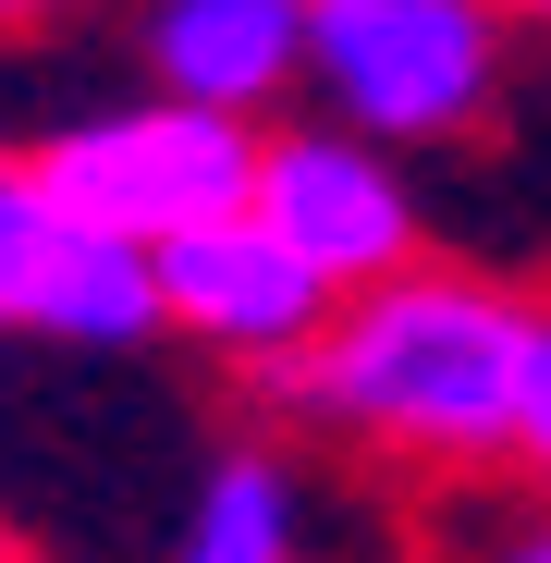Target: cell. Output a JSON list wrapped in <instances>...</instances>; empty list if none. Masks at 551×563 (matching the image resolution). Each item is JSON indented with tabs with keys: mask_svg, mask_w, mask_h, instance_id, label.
<instances>
[{
	"mask_svg": "<svg viewBox=\"0 0 551 563\" xmlns=\"http://www.w3.org/2000/svg\"><path fill=\"white\" fill-rule=\"evenodd\" d=\"M527 307L515 282L453 269V257H405L381 282H343L331 319L307 331L295 367H269V405L295 429L417 465V478H491L515 465V380H527Z\"/></svg>",
	"mask_w": 551,
	"mask_h": 563,
	"instance_id": "1",
	"label": "cell"
},
{
	"mask_svg": "<svg viewBox=\"0 0 551 563\" xmlns=\"http://www.w3.org/2000/svg\"><path fill=\"white\" fill-rule=\"evenodd\" d=\"M503 0H307V111L381 147H453L503 111Z\"/></svg>",
	"mask_w": 551,
	"mask_h": 563,
	"instance_id": "2",
	"label": "cell"
},
{
	"mask_svg": "<svg viewBox=\"0 0 551 563\" xmlns=\"http://www.w3.org/2000/svg\"><path fill=\"white\" fill-rule=\"evenodd\" d=\"M25 159H37V184L74 221H99L123 245H159V233L209 221V209H245L257 123L197 111V99H172V86H135L111 111H74V123L25 135Z\"/></svg>",
	"mask_w": 551,
	"mask_h": 563,
	"instance_id": "3",
	"label": "cell"
},
{
	"mask_svg": "<svg viewBox=\"0 0 551 563\" xmlns=\"http://www.w3.org/2000/svg\"><path fill=\"white\" fill-rule=\"evenodd\" d=\"M0 343H49V355H147L159 343L147 245L74 221L25 147H0Z\"/></svg>",
	"mask_w": 551,
	"mask_h": 563,
	"instance_id": "4",
	"label": "cell"
},
{
	"mask_svg": "<svg viewBox=\"0 0 551 563\" xmlns=\"http://www.w3.org/2000/svg\"><path fill=\"white\" fill-rule=\"evenodd\" d=\"M245 209L283 233V245L331 282V295H343V282L405 269V257L429 245V197H417L405 147L355 135V123H331V111H307V123H283V111H269V123H257Z\"/></svg>",
	"mask_w": 551,
	"mask_h": 563,
	"instance_id": "5",
	"label": "cell"
},
{
	"mask_svg": "<svg viewBox=\"0 0 551 563\" xmlns=\"http://www.w3.org/2000/svg\"><path fill=\"white\" fill-rule=\"evenodd\" d=\"M159 269V343H197L209 367H245V380H269V367H295L307 331L331 319V282L269 233L257 209H209L147 245Z\"/></svg>",
	"mask_w": 551,
	"mask_h": 563,
	"instance_id": "6",
	"label": "cell"
},
{
	"mask_svg": "<svg viewBox=\"0 0 551 563\" xmlns=\"http://www.w3.org/2000/svg\"><path fill=\"white\" fill-rule=\"evenodd\" d=\"M123 37L135 74L197 111L269 123L283 99H307V0H123Z\"/></svg>",
	"mask_w": 551,
	"mask_h": 563,
	"instance_id": "7",
	"label": "cell"
},
{
	"mask_svg": "<svg viewBox=\"0 0 551 563\" xmlns=\"http://www.w3.org/2000/svg\"><path fill=\"white\" fill-rule=\"evenodd\" d=\"M319 539V478L283 453V441H233L184 478V515H172V551L184 563H295Z\"/></svg>",
	"mask_w": 551,
	"mask_h": 563,
	"instance_id": "8",
	"label": "cell"
},
{
	"mask_svg": "<svg viewBox=\"0 0 551 563\" xmlns=\"http://www.w3.org/2000/svg\"><path fill=\"white\" fill-rule=\"evenodd\" d=\"M515 465L551 490V295L527 307V380H515Z\"/></svg>",
	"mask_w": 551,
	"mask_h": 563,
	"instance_id": "9",
	"label": "cell"
},
{
	"mask_svg": "<svg viewBox=\"0 0 551 563\" xmlns=\"http://www.w3.org/2000/svg\"><path fill=\"white\" fill-rule=\"evenodd\" d=\"M503 551H527V563H551V515H527V527H515Z\"/></svg>",
	"mask_w": 551,
	"mask_h": 563,
	"instance_id": "10",
	"label": "cell"
},
{
	"mask_svg": "<svg viewBox=\"0 0 551 563\" xmlns=\"http://www.w3.org/2000/svg\"><path fill=\"white\" fill-rule=\"evenodd\" d=\"M37 13H74V0H0V25H37Z\"/></svg>",
	"mask_w": 551,
	"mask_h": 563,
	"instance_id": "11",
	"label": "cell"
},
{
	"mask_svg": "<svg viewBox=\"0 0 551 563\" xmlns=\"http://www.w3.org/2000/svg\"><path fill=\"white\" fill-rule=\"evenodd\" d=\"M503 13H515V25H539V37H551V0H503Z\"/></svg>",
	"mask_w": 551,
	"mask_h": 563,
	"instance_id": "12",
	"label": "cell"
}]
</instances>
